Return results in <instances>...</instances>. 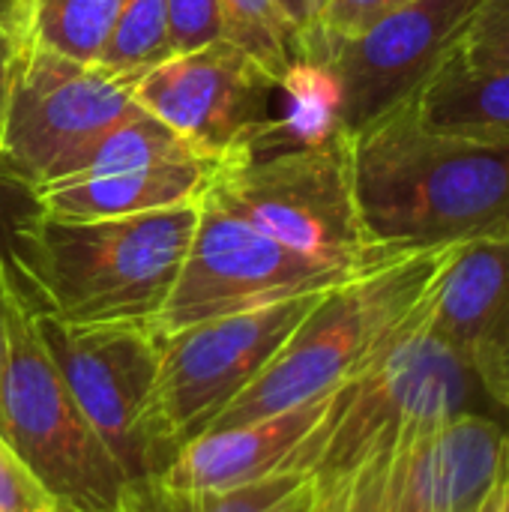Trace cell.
<instances>
[{
	"mask_svg": "<svg viewBox=\"0 0 509 512\" xmlns=\"http://www.w3.org/2000/svg\"><path fill=\"white\" fill-rule=\"evenodd\" d=\"M213 168L216 162L192 156L117 174L63 177L39 186L30 201L39 213L57 219H111L153 213L198 201L213 177Z\"/></svg>",
	"mask_w": 509,
	"mask_h": 512,
	"instance_id": "16",
	"label": "cell"
},
{
	"mask_svg": "<svg viewBox=\"0 0 509 512\" xmlns=\"http://www.w3.org/2000/svg\"><path fill=\"white\" fill-rule=\"evenodd\" d=\"M495 405H498V408L504 411V417H507V432H509V387L504 390V393H501V399H498Z\"/></svg>",
	"mask_w": 509,
	"mask_h": 512,
	"instance_id": "31",
	"label": "cell"
},
{
	"mask_svg": "<svg viewBox=\"0 0 509 512\" xmlns=\"http://www.w3.org/2000/svg\"><path fill=\"white\" fill-rule=\"evenodd\" d=\"M210 189L249 225L303 255L357 273L393 258L363 234L345 129L315 144L240 147L216 162Z\"/></svg>",
	"mask_w": 509,
	"mask_h": 512,
	"instance_id": "6",
	"label": "cell"
},
{
	"mask_svg": "<svg viewBox=\"0 0 509 512\" xmlns=\"http://www.w3.org/2000/svg\"><path fill=\"white\" fill-rule=\"evenodd\" d=\"M423 306L429 327L498 402L509 387V237L444 249Z\"/></svg>",
	"mask_w": 509,
	"mask_h": 512,
	"instance_id": "14",
	"label": "cell"
},
{
	"mask_svg": "<svg viewBox=\"0 0 509 512\" xmlns=\"http://www.w3.org/2000/svg\"><path fill=\"white\" fill-rule=\"evenodd\" d=\"M480 0H414L357 36H321L309 63L339 84V126L354 135L414 99L465 33Z\"/></svg>",
	"mask_w": 509,
	"mask_h": 512,
	"instance_id": "11",
	"label": "cell"
},
{
	"mask_svg": "<svg viewBox=\"0 0 509 512\" xmlns=\"http://www.w3.org/2000/svg\"><path fill=\"white\" fill-rule=\"evenodd\" d=\"M441 255L444 249L402 252L330 288L213 429L324 399L357 378L420 306Z\"/></svg>",
	"mask_w": 509,
	"mask_h": 512,
	"instance_id": "4",
	"label": "cell"
},
{
	"mask_svg": "<svg viewBox=\"0 0 509 512\" xmlns=\"http://www.w3.org/2000/svg\"><path fill=\"white\" fill-rule=\"evenodd\" d=\"M498 512H509V468H507V477H504V489H501V507Z\"/></svg>",
	"mask_w": 509,
	"mask_h": 512,
	"instance_id": "30",
	"label": "cell"
},
{
	"mask_svg": "<svg viewBox=\"0 0 509 512\" xmlns=\"http://www.w3.org/2000/svg\"><path fill=\"white\" fill-rule=\"evenodd\" d=\"M351 186L387 255L509 237V147L435 132L411 99L351 135Z\"/></svg>",
	"mask_w": 509,
	"mask_h": 512,
	"instance_id": "1",
	"label": "cell"
},
{
	"mask_svg": "<svg viewBox=\"0 0 509 512\" xmlns=\"http://www.w3.org/2000/svg\"><path fill=\"white\" fill-rule=\"evenodd\" d=\"M225 39L243 48L261 72L282 87L291 66L300 63V42L276 0H219Z\"/></svg>",
	"mask_w": 509,
	"mask_h": 512,
	"instance_id": "21",
	"label": "cell"
},
{
	"mask_svg": "<svg viewBox=\"0 0 509 512\" xmlns=\"http://www.w3.org/2000/svg\"><path fill=\"white\" fill-rule=\"evenodd\" d=\"M324 3L327 0H276L279 12L285 15V21L297 33L300 60H306V54L315 48V42L321 36V12H324Z\"/></svg>",
	"mask_w": 509,
	"mask_h": 512,
	"instance_id": "28",
	"label": "cell"
},
{
	"mask_svg": "<svg viewBox=\"0 0 509 512\" xmlns=\"http://www.w3.org/2000/svg\"><path fill=\"white\" fill-rule=\"evenodd\" d=\"M456 54L471 66H509V0H480Z\"/></svg>",
	"mask_w": 509,
	"mask_h": 512,
	"instance_id": "23",
	"label": "cell"
},
{
	"mask_svg": "<svg viewBox=\"0 0 509 512\" xmlns=\"http://www.w3.org/2000/svg\"><path fill=\"white\" fill-rule=\"evenodd\" d=\"M270 84L243 48L219 39L144 72L135 81L132 99L198 156L219 162L246 147L264 126L258 108Z\"/></svg>",
	"mask_w": 509,
	"mask_h": 512,
	"instance_id": "13",
	"label": "cell"
},
{
	"mask_svg": "<svg viewBox=\"0 0 509 512\" xmlns=\"http://www.w3.org/2000/svg\"><path fill=\"white\" fill-rule=\"evenodd\" d=\"M315 501V477L291 471L234 492H168L156 480H141L123 512H315Z\"/></svg>",
	"mask_w": 509,
	"mask_h": 512,
	"instance_id": "18",
	"label": "cell"
},
{
	"mask_svg": "<svg viewBox=\"0 0 509 512\" xmlns=\"http://www.w3.org/2000/svg\"><path fill=\"white\" fill-rule=\"evenodd\" d=\"M129 0H30V36L69 60L96 63Z\"/></svg>",
	"mask_w": 509,
	"mask_h": 512,
	"instance_id": "20",
	"label": "cell"
},
{
	"mask_svg": "<svg viewBox=\"0 0 509 512\" xmlns=\"http://www.w3.org/2000/svg\"><path fill=\"white\" fill-rule=\"evenodd\" d=\"M3 351H6V252L0 243V369H3Z\"/></svg>",
	"mask_w": 509,
	"mask_h": 512,
	"instance_id": "29",
	"label": "cell"
},
{
	"mask_svg": "<svg viewBox=\"0 0 509 512\" xmlns=\"http://www.w3.org/2000/svg\"><path fill=\"white\" fill-rule=\"evenodd\" d=\"M333 393L261 420L192 438L150 480L168 492H234L279 474L306 471V447L330 411ZM309 474V471H306Z\"/></svg>",
	"mask_w": 509,
	"mask_h": 512,
	"instance_id": "15",
	"label": "cell"
},
{
	"mask_svg": "<svg viewBox=\"0 0 509 512\" xmlns=\"http://www.w3.org/2000/svg\"><path fill=\"white\" fill-rule=\"evenodd\" d=\"M411 102L435 132L509 147V66H471L453 45Z\"/></svg>",
	"mask_w": 509,
	"mask_h": 512,
	"instance_id": "17",
	"label": "cell"
},
{
	"mask_svg": "<svg viewBox=\"0 0 509 512\" xmlns=\"http://www.w3.org/2000/svg\"><path fill=\"white\" fill-rule=\"evenodd\" d=\"M198 201L111 219H57L30 207L6 258L30 303L66 324H153L177 282Z\"/></svg>",
	"mask_w": 509,
	"mask_h": 512,
	"instance_id": "2",
	"label": "cell"
},
{
	"mask_svg": "<svg viewBox=\"0 0 509 512\" xmlns=\"http://www.w3.org/2000/svg\"><path fill=\"white\" fill-rule=\"evenodd\" d=\"M36 330L111 456L132 483L150 480L141 417L156 381L162 333L153 324H66L33 306Z\"/></svg>",
	"mask_w": 509,
	"mask_h": 512,
	"instance_id": "12",
	"label": "cell"
},
{
	"mask_svg": "<svg viewBox=\"0 0 509 512\" xmlns=\"http://www.w3.org/2000/svg\"><path fill=\"white\" fill-rule=\"evenodd\" d=\"M366 273V270H363ZM360 276L351 267L303 255L237 216L207 183L177 282L153 321L174 333L201 321L252 312L303 294H321Z\"/></svg>",
	"mask_w": 509,
	"mask_h": 512,
	"instance_id": "8",
	"label": "cell"
},
{
	"mask_svg": "<svg viewBox=\"0 0 509 512\" xmlns=\"http://www.w3.org/2000/svg\"><path fill=\"white\" fill-rule=\"evenodd\" d=\"M483 396L477 375L429 327L420 300L378 357L333 393L324 423L309 438L306 471L318 486L339 483L414 447L453 417L477 411Z\"/></svg>",
	"mask_w": 509,
	"mask_h": 512,
	"instance_id": "3",
	"label": "cell"
},
{
	"mask_svg": "<svg viewBox=\"0 0 509 512\" xmlns=\"http://www.w3.org/2000/svg\"><path fill=\"white\" fill-rule=\"evenodd\" d=\"M135 81L30 39L0 117V186L30 198L66 159L138 108Z\"/></svg>",
	"mask_w": 509,
	"mask_h": 512,
	"instance_id": "9",
	"label": "cell"
},
{
	"mask_svg": "<svg viewBox=\"0 0 509 512\" xmlns=\"http://www.w3.org/2000/svg\"><path fill=\"white\" fill-rule=\"evenodd\" d=\"M509 432L465 411L414 447L318 486L315 512H498Z\"/></svg>",
	"mask_w": 509,
	"mask_h": 512,
	"instance_id": "10",
	"label": "cell"
},
{
	"mask_svg": "<svg viewBox=\"0 0 509 512\" xmlns=\"http://www.w3.org/2000/svg\"><path fill=\"white\" fill-rule=\"evenodd\" d=\"M30 39V0H0V117L12 72Z\"/></svg>",
	"mask_w": 509,
	"mask_h": 512,
	"instance_id": "27",
	"label": "cell"
},
{
	"mask_svg": "<svg viewBox=\"0 0 509 512\" xmlns=\"http://www.w3.org/2000/svg\"><path fill=\"white\" fill-rule=\"evenodd\" d=\"M0 512H63L0 429Z\"/></svg>",
	"mask_w": 509,
	"mask_h": 512,
	"instance_id": "25",
	"label": "cell"
},
{
	"mask_svg": "<svg viewBox=\"0 0 509 512\" xmlns=\"http://www.w3.org/2000/svg\"><path fill=\"white\" fill-rule=\"evenodd\" d=\"M174 57L165 0H129L108 33L96 63L108 72L141 78L153 66Z\"/></svg>",
	"mask_w": 509,
	"mask_h": 512,
	"instance_id": "22",
	"label": "cell"
},
{
	"mask_svg": "<svg viewBox=\"0 0 509 512\" xmlns=\"http://www.w3.org/2000/svg\"><path fill=\"white\" fill-rule=\"evenodd\" d=\"M6 252V249H3ZM0 429L63 512H123L132 480L60 378L27 291L6 258Z\"/></svg>",
	"mask_w": 509,
	"mask_h": 512,
	"instance_id": "5",
	"label": "cell"
},
{
	"mask_svg": "<svg viewBox=\"0 0 509 512\" xmlns=\"http://www.w3.org/2000/svg\"><path fill=\"white\" fill-rule=\"evenodd\" d=\"M408 3L414 0H327L321 12V36H357Z\"/></svg>",
	"mask_w": 509,
	"mask_h": 512,
	"instance_id": "26",
	"label": "cell"
},
{
	"mask_svg": "<svg viewBox=\"0 0 509 512\" xmlns=\"http://www.w3.org/2000/svg\"><path fill=\"white\" fill-rule=\"evenodd\" d=\"M192 156H198V153L177 132H171L162 120H156L153 114H147L138 105L129 117H123L108 132L93 138L84 150H78L72 159H66L51 180L117 174V171L147 168V165H159V162L192 159Z\"/></svg>",
	"mask_w": 509,
	"mask_h": 512,
	"instance_id": "19",
	"label": "cell"
},
{
	"mask_svg": "<svg viewBox=\"0 0 509 512\" xmlns=\"http://www.w3.org/2000/svg\"><path fill=\"white\" fill-rule=\"evenodd\" d=\"M324 294L327 291L303 294L162 333L159 369L141 417L150 477H156L192 438L213 429Z\"/></svg>",
	"mask_w": 509,
	"mask_h": 512,
	"instance_id": "7",
	"label": "cell"
},
{
	"mask_svg": "<svg viewBox=\"0 0 509 512\" xmlns=\"http://www.w3.org/2000/svg\"><path fill=\"white\" fill-rule=\"evenodd\" d=\"M165 9L174 54H186L225 39L219 0H165Z\"/></svg>",
	"mask_w": 509,
	"mask_h": 512,
	"instance_id": "24",
	"label": "cell"
}]
</instances>
